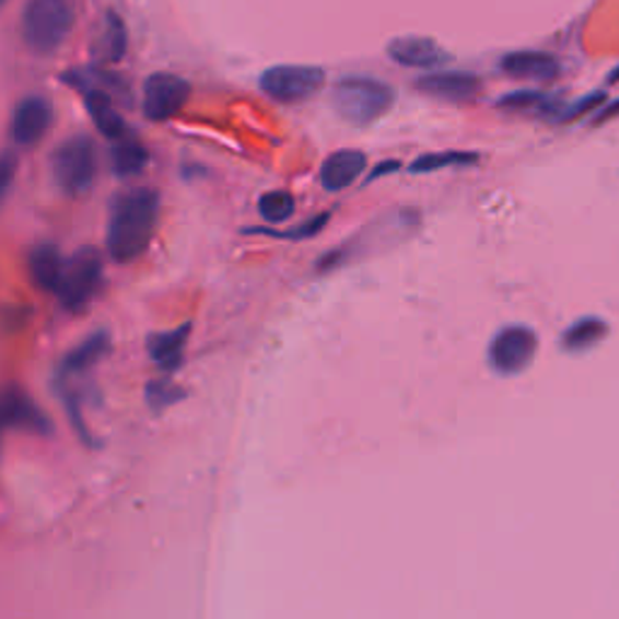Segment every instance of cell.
I'll return each mask as SVG.
<instances>
[{"label": "cell", "instance_id": "16", "mask_svg": "<svg viewBox=\"0 0 619 619\" xmlns=\"http://www.w3.org/2000/svg\"><path fill=\"white\" fill-rule=\"evenodd\" d=\"M501 71L518 80L549 83L559 75V61L545 51H511L501 59Z\"/></svg>", "mask_w": 619, "mask_h": 619}, {"label": "cell", "instance_id": "22", "mask_svg": "<svg viewBox=\"0 0 619 619\" xmlns=\"http://www.w3.org/2000/svg\"><path fill=\"white\" fill-rule=\"evenodd\" d=\"M477 163H479V153H467V151L423 153L409 165V172L411 175H429V172H439L443 167H469Z\"/></svg>", "mask_w": 619, "mask_h": 619}, {"label": "cell", "instance_id": "28", "mask_svg": "<svg viewBox=\"0 0 619 619\" xmlns=\"http://www.w3.org/2000/svg\"><path fill=\"white\" fill-rule=\"evenodd\" d=\"M13 172H15V157L13 153L3 155V194H8L10 182H13Z\"/></svg>", "mask_w": 619, "mask_h": 619}, {"label": "cell", "instance_id": "11", "mask_svg": "<svg viewBox=\"0 0 619 619\" xmlns=\"http://www.w3.org/2000/svg\"><path fill=\"white\" fill-rule=\"evenodd\" d=\"M54 121V107L47 97L30 95L17 102L13 114V139L17 145H34L47 136Z\"/></svg>", "mask_w": 619, "mask_h": 619}, {"label": "cell", "instance_id": "2", "mask_svg": "<svg viewBox=\"0 0 619 619\" xmlns=\"http://www.w3.org/2000/svg\"><path fill=\"white\" fill-rule=\"evenodd\" d=\"M75 25V0H27L22 10V39L34 54L49 56Z\"/></svg>", "mask_w": 619, "mask_h": 619}, {"label": "cell", "instance_id": "25", "mask_svg": "<svg viewBox=\"0 0 619 619\" xmlns=\"http://www.w3.org/2000/svg\"><path fill=\"white\" fill-rule=\"evenodd\" d=\"M187 397L185 389H182L179 385H175L172 381H167V377H160V381H151L145 387V399H148V405H151L153 409H167L172 405H177L182 402V399Z\"/></svg>", "mask_w": 619, "mask_h": 619}, {"label": "cell", "instance_id": "13", "mask_svg": "<svg viewBox=\"0 0 619 619\" xmlns=\"http://www.w3.org/2000/svg\"><path fill=\"white\" fill-rule=\"evenodd\" d=\"M414 85L423 95L448 100V102H467L479 95L481 80L472 73L441 71V73H429V75L419 78Z\"/></svg>", "mask_w": 619, "mask_h": 619}, {"label": "cell", "instance_id": "5", "mask_svg": "<svg viewBox=\"0 0 619 619\" xmlns=\"http://www.w3.org/2000/svg\"><path fill=\"white\" fill-rule=\"evenodd\" d=\"M102 283V257L95 247H80L71 259H66L56 297L68 313L83 310Z\"/></svg>", "mask_w": 619, "mask_h": 619}, {"label": "cell", "instance_id": "24", "mask_svg": "<svg viewBox=\"0 0 619 619\" xmlns=\"http://www.w3.org/2000/svg\"><path fill=\"white\" fill-rule=\"evenodd\" d=\"M329 218L331 213L325 211V213H319L315 218H310V221L301 223L297 227H291V231H271V227H245V233L247 235H269V237H277V240H293V243H297V240H307V237H315L325 231V225L329 223Z\"/></svg>", "mask_w": 619, "mask_h": 619}, {"label": "cell", "instance_id": "1", "mask_svg": "<svg viewBox=\"0 0 619 619\" xmlns=\"http://www.w3.org/2000/svg\"><path fill=\"white\" fill-rule=\"evenodd\" d=\"M160 218V194L139 187L121 191L112 201L107 225V249L114 261L131 264L139 259L153 240Z\"/></svg>", "mask_w": 619, "mask_h": 619}, {"label": "cell", "instance_id": "18", "mask_svg": "<svg viewBox=\"0 0 619 619\" xmlns=\"http://www.w3.org/2000/svg\"><path fill=\"white\" fill-rule=\"evenodd\" d=\"M27 267H30L32 281L37 283L42 291L56 293V289H59L63 267H66V259L61 257L59 247H56L54 243H39V245H34L30 249Z\"/></svg>", "mask_w": 619, "mask_h": 619}, {"label": "cell", "instance_id": "17", "mask_svg": "<svg viewBox=\"0 0 619 619\" xmlns=\"http://www.w3.org/2000/svg\"><path fill=\"white\" fill-rule=\"evenodd\" d=\"M191 331V323H185L177 329L170 331H157V335L148 337V357L167 373L177 371L182 361H185V347Z\"/></svg>", "mask_w": 619, "mask_h": 619}, {"label": "cell", "instance_id": "10", "mask_svg": "<svg viewBox=\"0 0 619 619\" xmlns=\"http://www.w3.org/2000/svg\"><path fill=\"white\" fill-rule=\"evenodd\" d=\"M3 423L10 431H25L34 435H49L54 431L51 419L17 385L5 387L3 393Z\"/></svg>", "mask_w": 619, "mask_h": 619}, {"label": "cell", "instance_id": "27", "mask_svg": "<svg viewBox=\"0 0 619 619\" xmlns=\"http://www.w3.org/2000/svg\"><path fill=\"white\" fill-rule=\"evenodd\" d=\"M402 165L397 163V160H389V163H381L377 165L369 177H365V185H371V182H375V179H381V177H385V175H389V172H395V170H399Z\"/></svg>", "mask_w": 619, "mask_h": 619}, {"label": "cell", "instance_id": "30", "mask_svg": "<svg viewBox=\"0 0 619 619\" xmlns=\"http://www.w3.org/2000/svg\"><path fill=\"white\" fill-rule=\"evenodd\" d=\"M617 80H619V68L612 73V83H617Z\"/></svg>", "mask_w": 619, "mask_h": 619}, {"label": "cell", "instance_id": "3", "mask_svg": "<svg viewBox=\"0 0 619 619\" xmlns=\"http://www.w3.org/2000/svg\"><path fill=\"white\" fill-rule=\"evenodd\" d=\"M395 87L377 78L351 75L341 78L331 87V107L343 121L353 126H369L393 109Z\"/></svg>", "mask_w": 619, "mask_h": 619}, {"label": "cell", "instance_id": "15", "mask_svg": "<svg viewBox=\"0 0 619 619\" xmlns=\"http://www.w3.org/2000/svg\"><path fill=\"white\" fill-rule=\"evenodd\" d=\"M365 170V153L357 148H343V151L331 153L323 170H319V182L327 191H341L349 189Z\"/></svg>", "mask_w": 619, "mask_h": 619}, {"label": "cell", "instance_id": "8", "mask_svg": "<svg viewBox=\"0 0 619 619\" xmlns=\"http://www.w3.org/2000/svg\"><path fill=\"white\" fill-rule=\"evenodd\" d=\"M63 83H68L71 87L83 93L85 107H87L90 117H93V121H95V126H97L102 136H107L109 141L126 139V133H129V126H126V121L119 117L117 107H114L112 95L97 83V80L87 78L83 71H68V73H63Z\"/></svg>", "mask_w": 619, "mask_h": 619}, {"label": "cell", "instance_id": "14", "mask_svg": "<svg viewBox=\"0 0 619 619\" xmlns=\"http://www.w3.org/2000/svg\"><path fill=\"white\" fill-rule=\"evenodd\" d=\"M109 349H112V339L107 331H95V335H90L85 341H80L73 351L66 353L59 363V369H56L59 383L87 373L93 365H97L107 357Z\"/></svg>", "mask_w": 619, "mask_h": 619}, {"label": "cell", "instance_id": "20", "mask_svg": "<svg viewBox=\"0 0 619 619\" xmlns=\"http://www.w3.org/2000/svg\"><path fill=\"white\" fill-rule=\"evenodd\" d=\"M607 337V325L598 317H583L576 325H571L564 337H561V347L564 351H588L595 343H600Z\"/></svg>", "mask_w": 619, "mask_h": 619}, {"label": "cell", "instance_id": "12", "mask_svg": "<svg viewBox=\"0 0 619 619\" xmlns=\"http://www.w3.org/2000/svg\"><path fill=\"white\" fill-rule=\"evenodd\" d=\"M387 56L405 68H441L451 54L429 37H397L387 44Z\"/></svg>", "mask_w": 619, "mask_h": 619}, {"label": "cell", "instance_id": "6", "mask_svg": "<svg viewBox=\"0 0 619 619\" xmlns=\"http://www.w3.org/2000/svg\"><path fill=\"white\" fill-rule=\"evenodd\" d=\"M325 71L319 66H271L259 78L261 93L283 102V105H295L313 97L319 87L325 85Z\"/></svg>", "mask_w": 619, "mask_h": 619}, {"label": "cell", "instance_id": "26", "mask_svg": "<svg viewBox=\"0 0 619 619\" xmlns=\"http://www.w3.org/2000/svg\"><path fill=\"white\" fill-rule=\"evenodd\" d=\"M105 56L107 61H121L126 54V27L117 13H107V27H105Z\"/></svg>", "mask_w": 619, "mask_h": 619}, {"label": "cell", "instance_id": "29", "mask_svg": "<svg viewBox=\"0 0 619 619\" xmlns=\"http://www.w3.org/2000/svg\"><path fill=\"white\" fill-rule=\"evenodd\" d=\"M617 117H619V100H615V102H612V105L603 107V109H600V114H598V119H595V121H598V124H600V121H607V119H617Z\"/></svg>", "mask_w": 619, "mask_h": 619}, {"label": "cell", "instance_id": "7", "mask_svg": "<svg viewBox=\"0 0 619 619\" xmlns=\"http://www.w3.org/2000/svg\"><path fill=\"white\" fill-rule=\"evenodd\" d=\"M537 353V335L525 325L499 329L489 343V365L499 375H518L533 363Z\"/></svg>", "mask_w": 619, "mask_h": 619}, {"label": "cell", "instance_id": "21", "mask_svg": "<svg viewBox=\"0 0 619 619\" xmlns=\"http://www.w3.org/2000/svg\"><path fill=\"white\" fill-rule=\"evenodd\" d=\"M109 157H112L114 175H119V177L141 175L148 165L145 148L139 141H129V139H121L117 141V145H112Z\"/></svg>", "mask_w": 619, "mask_h": 619}, {"label": "cell", "instance_id": "4", "mask_svg": "<svg viewBox=\"0 0 619 619\" xmlns=\"http://www.w3.org/2000/svg\"><path fill=\"white\" fill-rule=\"evenodd\" d=\"M51 172L54 182L68 197L90 191L97 175L95 143L83 133L66 139L51 155Z\"/></svg>", "mask_w": 619, "mask_h": 619}, {"label": "cell", "instance_id": "19", "mask_svg": "<svg viewBox=\"0 0 619 619\" xmlns=\"http://www.w3.org/2000/svg\"><path fill=\"white\" fill-rule=\"evenodd\" d=\"M499 107L511 112L540 114V117H559V119L561 114H564V107H561L554 97L537 93V90H521V93H511L506 97H501Z\"/></svg>", "mask_w": 619, "mask_h": 619}, {"label": "cell", "instance_id": "23", "mask_svg": "<svg viewBox=\"0 0 619 619\" xmlns=\"http://www.w3.org/2000/svg\"><path fill=\"white\" fill-rule=\"evenodd\" d=\"M259 215L264 218L267 223H285L289 218L295 213V199L293 194L277 189V191H264L259 197Z\"/></svg>", "mask_w": 619, "mask_h": 619}, {"label": "cell", "instance_id": "9", "mask_svg": "<svg viewBox=\"0 0 619 619\" xmlns=\"http://www.w3.org/2000/svg\"><path fill=\"white\" fill-rule=\"evenodd\" d=\"M191 95L185 78L172 73H153L143 85V114L151 121H167L182 112Z\"/></svg>", "mask_w": 619, "mask_h": 619}]
</instances>
